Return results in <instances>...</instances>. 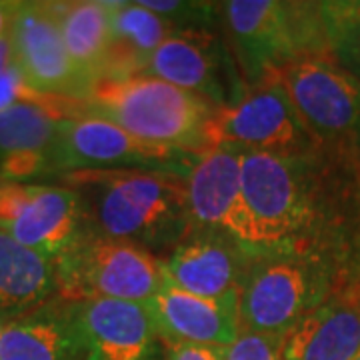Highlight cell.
Listing matches in <instances>:
<instances>
[{
  "instance_id": "22",
  "label": "cell",
  "mask_w": 360,
  "mask_h": 360,
  "mask_svg": "<svg viewBox=\"0 0 360 360\" xmlns=\"http://www.w3.org/2000/svg\"><path fill=\"white\" fill-rule=\"evenodd\" d=\"M112 28V54L106 78L141 75L156 49L179 32L162 16L144 8L141 0L108 2Z\"/></svg>"
},
{
  "instance_id": "18",
  "label": "cell",
  "mask_w": 360,
  "mask_h": 360,
  "mask_svg": "<svg viewBox=\"0 0 360 360\" xmlns=\"http://www.w3.org/2000/svg\"><path fill=\"white\" fill-rule=\"evenodd\" d=\"M146 307L162 345L226 348L240 333L238 298L214 300L193 295L167 276Z\"/></svg>"
},
{
  "instance_id": "30",
  "label": "cell",
  "mask_w": 360,
  "mask_h": 360,
  "mask_svg": "<svg viewBox=\"0 0 360 360\" xmlns=\"http://www.w3.org/2000/svg\"><path fill=\"white\" fill-rule=\"evenodd\" d=\"M352 360H360V352H359V354H356V356H354V359H352Z\"/></svg>"
},
{
  "instance_id": "28",
  "label": "cell",
  "mask_w": 360,
  "mask_h": 360,
  "mask_svg": "<svg viewBox=\"0 0 360 360\" xmlns=\"http://www.w3.org/2000/svg\"><path fill=\"white\" fill-rule=\"evenodd\" d=\"M354 188H356V200L360 208V160L354 162Z\"/></svg>"
},
{
  "instance_id": "20",
  "label": "cell",
  "mask_w": 360,
  "mask_h": 360,
  "mask_svg": "<svg viewBox=\"0 0 360 360\" xmlns=\"http://www.w3.org/2000/svg\"><path fill=\"white\" fill-rule=\"evenodd\" d=\"M66 51L90 90L101 82L110 65L112 28L108 2L72 0L56 2Z\"/></svg>"
},
{
  "instance_id": "7",
  "label": "cell",
  "mask_w": 360,
  "mask_h": 360,
  "mask_svg": "<svg viewBox=\"0 0 360 360\" xmlns=\"http://www.w3.org/2000/svg\"><path fill=\"white\" fill-rule=\"evenodd\" d=\"M307 158L322 153L302 124L281 77L248 86L236 103L214 108L205 130L206 148Z\"/></svg>"
},
{
  "instance_id": "11",
  "label": "cell",
  "mask_w": 360,
  "mask_h": 360,
  "mask_svg": "<svg viewBox=\"0 0 360 360\" xmlns=\"http://www.w3.org/2000/svg\"><path fill=\"white\" fill-rule=\"evenodd\" d=\"M8 40L13 63L32 89L60 101L84 103L90 86L66 51L56 2H16Z\"/></svg>"
},
{
  "instance_id": "4",
  "label": "cell",
  "mask_w": 360,
  "mask_h": 360,
  "mask_svg": "<svg viewBox=\"0 0 360 360\" xmlns=\"http://www.w3.org/2000/svg\"><path fill=\"white\" fill-rule=\"evenodd\" d=\"M77 112L104 118L141 141L198 155L214 106L160 78L132 75L96 82Z\"/></svg>"
},
{
  "instance_id": "16",
  "label": "cell",
  "mask_w": 360,
  "mask_h": 360,
  "mask_svg": "<svg viewBox=\"0 0 360 360\" xmlns=\"http://www.w3.org/2000/svg\"><path fill=\"white\" fill-rule=\"evenodd\" d=\"M80 103H20L0 110V180L52 176V150L66 116Z\"/></svg>"
},
{
  "instance_id": "8",
  "label": "cell",
  "mask_w": 360,
  "mask_h": 360,
  "mask_svg": "<svg viewBox=\"0 0 360 360\" xmlns=\"http://www.w3.org/2000/svg\"><path fill=\"white\" fill-rule=\"evenodd\" d=\"M302 124L324 155L360 160V80L333 58H307L278 75Z\"/></svg>"
},
{
  "instance_id": "29",
  "label": "cell",
  "mask_w": 360,
  "mask_h": 360,
  "mask_svg": "<svg viewBox=\"0 0 360 360\" xmlns=\"http://www.w3.org/2000/svg\"><path fill=\"white\" fill-rule=\"evenodd\" d=\"M6 322H8V321H4V319L0 316V333H2V328H4V324H6Z\"/></svg>"
},
{
  "instance_id": "15",
  "label": "cell",
  "mask_w": 360,
  "mask_h": 360,
  "mask_svg": "<svg viewBox=\"0 0 360 360\" xmlns=\"http://www.w3.org/2000/svg\"><path fill=\"white\" fill-rule=\"evenodd\" d=\"M75 304L82 360H165L146 304L106 298Z\"/></svg>"
},
{
  "instance_id": "10",
  "label": "cell",
  "mask_w": 360,
  "mask_h": 360,
  "mask_svg": "<svg viewBox=\"0 0 360 360\" xmlns=\"http://www.w3.org/2000/svg\"><path fill=\"white\" fill-rule=\"evenodd\" d=\"M0 231L56 260L86 231L80 196L63 182L0 180Z\"/></svg>"
},
{
  "instance_id": "5",
  "label": "cell",
  "mask_w": 360,
  "mask_h": 360,
  "mask_svg": "<svg viewBox=\"0 0 360 360\" xmlns=\"http://www.w3.org/2000/svg\"><path fill=\"white\" fill-rule=\"evenodd\" d=\"M345 262L324 255L255 257L238 296L240 330L283 336L326 300Z\"/></svg>"
},
{
  "instance_id": "2",
  "label": "cell",
  "mask_w": 360,
  "mask_h": 360,
  "mask_svg": "<svg viewBox=\"0 0 360 360\" xmlns=\"http://www.w3.org/2000/svg\"><path fill=\"white\" fill-rule=\"evenodd\" d=\"M80 196L86 231L139 245L165 258L193 231L186 174L124 168L60 179Z\"/></svg>"
},
{
  "instance_id": "3",
  "label": "cell",
  "mask_w": 360,
  "mask_h": 360,
  "mask_svg": "<svg viewBox=\"0 0 360 360\" xmlns=\"http://www.w3.org/2000/svg\"><path fill=\"white\" fill-rule=\"evenodd\" d=\"M220 32L246 89L307 58H333L322 2H219Z\"/></svg>"
},
{
  "instance_id": "27",
  "label": "cell",
  "mask_w": 360,
  "mask_h": 360,
  "mask_svg": "<svg viewBox=\"0 0 360 360\" xmlns=\"http://www.w3.org/2000/svg\"><path fill=\"white\" fill-rule=\"evenodd\" d=\"M13 63V49H11V40L8 34L0 39V75L6 70V66Z\"/></svg>"
},
{
  "instance_id": "13",
  "label": "cell",
  "mask_w": 360,
  "mask_h": 360,
  "mask_svg": "<svg viewBox=\"0 0 360 360\" xmlns=\"http://www.w3.org/2000/svg\"><path fill=\"white\" fill-rule=\"evenodd\" d=\"M193 231L222 234L252 255L250 220L243 194V153L206 148L186 172Z\"/></svg>"
},
{
  "instance_id": "12",
  "label": "cell",
  "mask_w": 360,
  "mask_h": 360,
  "mask_svg": "<svg viewBox=\"0 0 360 360\" xmlns=\"http://www.w3.org/2000/svg\"><path fill=\"white\" fill-rule=\"evenodd\" d=\"M141 75L198 94L214 108L236 103L246 92L231 49L217 30L174 32L156 49Z\"/></svg>"
},
{
  "instance_id": "21",
  "label": "cell",
  "mask_w": 360,
  "mask_h": 360,
  "mask_svg": "<svg viewBox=\"0 0 360 360\" xmlns=\"http://www.w3.org/2000/svg\"><path fill=\"white\" fill-rule=\"evenodd\" d=\"M56 296L54 260L0 231V316L13 321Z\"/></svg>"
},
{
  "instance_id": "26",
  "label": "cell",
  "mask_w": 360,
  "mask_h": 360,
  "mask_svg": "<svg viewBox=\"0 0 360 360\" xmlns=\"http://www.w3.org/2000/svg\"><path fill=\"white\" fill-rule=\"evenodd\" d=\"M14 11H16V2H13V0H0V39L8 34Z\"/></svg>"
},
{
  "instance_id": "23",
  "label": "cell",
  "mask_w": 360,
  "mask_h": 360,
  "mask_svg": "<svg viewBox=\"0 0 360 360\" xmlns=\"http://www.w3.org/2000/svg\"><path fill=\"white\" fill-rule=\"evenodd\" d=\"M330 56L360 80V2H322Z\"/></svg>"
},
{
  "instance_id": "9",
  "label": "cell",
  "mask_w": 360,
  "mask_h": 360,
  "mask_svg": "<svg viewBox=\"0 0 360 360\" xmlns=\"http://www.w3.org/2000/svg\"><path fill=\"white\" fill-rule=\"evenodd\" d=\"M194 156L176 148L141 141L98 116H66L52 150V176L84 170H168L186 174Z\"/></svg>"
},
{
  "instance_id": "17",
  "label": "cell",
  "mask_w": 360,
  "mask_h": 360,
  "mask_svg": "<svg viewBox=\"0 0 360 360\" xmlns=\"http://www.w3.org/2000/svg\"><path fill=\"white\" fill-rule=\"evenodd\" d=\"M255 255L214 232L191 231L167 257L165 274L193 295L231 300L238 298Z\"/></svg>"
},
{
  "instance_id": "24",
  "label": "cell",
  "mask_w": 360,
  "mask_h": 360,
  "mask_svg": "<svg viewBox=\"0 0 360 360\" xmlns=\"http://www.w3.org/2000/svg\"><path fill=\"white\" fill-rule=\"evenodd\" d=\"M224 360H284L283 336L240 330L224 348Z\"/></svg>"
},
{
  "instance_id": "14",
  "label": "cell",
  "mask_w": 360,
  "mask_h": 360,
  "mask_svg": "<svg viewBox=\"0 0 360 360\" xmlns=\"http://www.w3.org/2000/svg\"><path fill=\"white\" fill-rule=\"evenodd\" d=\"M360 352V252L347 260L333 292L283 335L284 360H352Z\"/></svg>"
},
{
  "instance_id": "25",
  "label": "cell",
  "mask_w": 360,
  "mask_h": 360,
  "mask_svg": "<svg viewBox=\"0 0 360 360\" xmlns=\"http://www.w3.org/2000/svg\"><path fill=\"white\" fill-rule=\"evenodd\" d=\"M165 360H224V348L196 345H162Z\"/></svg>"
},
{
  "instance_id": "19",
  "label": "cell",
  "mask_w": 360,
  "mask_h": 360,
  "mask_svg": "<svg viewBox=\"0 0 360 360\" xmlns=\"http://www.w3.org/2000/svg\"><path fill=\"white\" fill-rule=\"evenodd\" d=\"M0 360H82L77 304L54 296L6 322Z\"/></svg>"
},
{
  "instance_id": "1",
  "label": "cell",
  "mask_w": 360,
  "mask_h": 360,
  "mask_svg": "<svg viewBox=\"0 0 360 360\" xmlns=\"http://www.w3.org/2000/svg\"><path fill=\"white\" fill-rule=\"evenodd\" d=\"M243 194L255 257L348 260L360 250L354 165L324 153L307 158L243 153Z\"/></svg>"
},
{
  "instance_id": "6",
  "label": "cell",
  "mask_w": 360,
  "mask_h": 360,
  "mask_svg": "<svg viewBox=\"0 0 360 360\" xmlns=\"http://www.w3.org/2000/svg\"><path fill=\"white\" fill-rule=\"evenodd\" d=\"M56 296L68 302L94 298L146 304L165 283L162 258L139 245L84 231L54 260Z\"/></svg>"
}]
</instances>
